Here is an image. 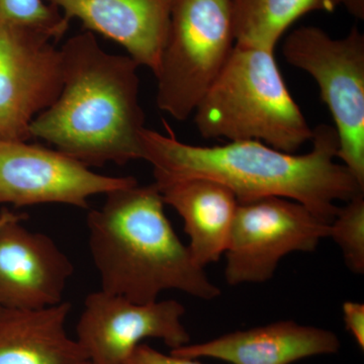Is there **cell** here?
<instances>
[{"mask_svg": "<svg viewBox=\"0 0 364 364\" xmlns=\"http://www.w3.org/2000/svg\"><path fill=\"white\" fill-rule=\"evenodd\" d=\"M83 364H91V363H90V361H86V363H83Z\"/></svg>", "mask_w": 364, "mask_h": 364, "instance_id": "22", "label": "cell"}, {"mask_svg": "<svg viewBox=\"0 0 364 364\" xmlns=\"http://www.w3.org/2000/svg\"><path fill=\"white\" fill-rule=\"evenodd\" d=\"M351 16L359 20L364 18V0H343V4Z\"/></svg>", "mask_w": 364, "mask_h": 364, "instance_id": "21", "label": "cell"}, {"mask_svg": "<svg viewBox=\"0 0 364 364\" xmlns=\"http://www.w3.org/2000/svg\"><path fill=\"white\" fill-rule=\"evenodd\" d=\"M329 237L341 249L345 263L352 272H364V193L352 198L330 224Z\"/></svg>", "mask_w": 364, "mask_h": 364, "instance_id": "18", "label": "cell"}, {"mask_svg": "<svg viewBox=\"0 0 364 364\" xmlns=\"http://www.w3.org/2000/svg\"><path fill=\"white\" fill-rule=\"evenodd\" d=\"M62 90L60 49L44 33L0 28V141H28Z\"/></svg>", "mask_w": 364, "mask_h": 364, "instance_id": "10", "label": "cell"}, {"mask_svg": "<svg viewBox=\"0 0 364 364\" xmlns=\"http://www.w3.org/2000/svg\"><path fill=\"white\" fill-rule=\"evenodd\" d=\"M25 218L7 208L0 212V308L59 305L73 264L51 237L26 229Z\"/></svg>", "mask_w": 364, "mask_h": 364, "instance_id": "11", "label": "cell"}, {"mask_svg": "<svg viewBox=\"0 0 364 364\" xmlns=\"http://www.w3.org/2000/svg\"><path fill=\"white\" fill-rule=\"evenodd\" d=\"M231 0H171L157 79L158 107L186 121L235 47Z\"/></svg>", "mask_w": 364, "mask_h": 364, "instance_id": "5", "label": "cell"}, {"mask_svg": "<svg viewBox=\"0 0 364 364\" xmlns=\"http://www.w3.org/2000/svg\"><path fill=\"white\" fill-rule=\"evenodd\" d=\"M235 44L273 50L294 21L313 11L332 13L343 0H231Z\"/></svg>", "mask_w": 364, "mask_h": 364, "instance_id": "16", "label": "cell"}, {"mask_svg": "<svg viewBox=\"0 0 364 364\" xmlns=\"http://www.w3.org/2000/svg\"><path fill=\"white\" fill-rule=\"evenodd\" d=\"M71 305L40 310L0 309V364H83L85 350L69 336Z\"/></svg>", "mask_w": 364, "mask_h": 364, "instance_id": "15", "label": "cell"}, {"mask_svg": "<svg viewBox=\"0 0 364 364\" xmlns=\"http://www.w3.org/2000/svg\"><path fill=\"white\" fill-rule=\"evenodd\" d=\"M205 139L259 141L296 153L313 130L287 90L273 50L235 44L219 75L195 109Z\"/></svg>", "mask_w": 364, "mask_h": 364, "instance_id": "4", "label": "cell"}, {"mask_svg": "<svg viewBox=\"0 0 364 364\" xmlns=\"http://www.w3.org/2000/svg\"><path fill=\"white\" fill-rule=\"evenodd\" d=\"M102 176L58 150L26 141H0V205L16 208L62 203L86 208L91 196L136 183Z\"/></svg>", "mask_w": 364, "mask_h": 364, "instance_id": "8", "label": "cell"}, {"mask_svg": "<svg viewBox=\"0 0 364 364\" xmlns=\"http://www.w3.org/2000/svg\"><path fill=\"white\" fill-rule=\"evenodd\" d=\"M88 32L123 46L138 64L157 71L166 42L171 0H45Z\"/></svg>", "mask_w": 364, "mask_h": 364, "instance_id": "13", "label": "cell"}, {"mask_svg": "<svg viewBox=\"0 0 364 364\" xmlns=\"http://www.w3.org/2000/svg\"><path fill=\"white\" fill-rule=\"evenodd\" d=\"M0 309H1V308H0Z\"/></svg>", "mask_w": 364, "mask_h": 364, "instance_id": "23", "label": "cell"}, {"mask_svg": "<svg viewBox=\"0 0 364 364\" xmlns=\"http://www.w3.org/2000/svg\"><path fill=\"white\" fill-rule=\"evenodd\" d=\"M184 314L176 299L135 303L100 289L86 296L76 340L91 364H126L145 339L162 340L171 349L191 343Z\"/></svg>", "mask_w": 364, "mask_h": 364, "instance_id": "9", "label": "cell"}, {"mask_svg": "<svg viewBox=\"0 0 364 364\" xmlns=\"http://www.w3.org/2000/svg\"><path fill=\"white\" fill-rule=\"evenodd\" d=\"M126 364H202L196 359L164 354L147 344H139Z\"/></svg>", "mask_w": 364, "mask_h": 364, "instance_id": "19", "label": "cell"}, {"mask_svg": "<svg viewBox=\"0 0 364 364\" xmlns=\"http://www.w3.org/2000/svg\"><path fill=\"white\" fill-rule=\"evenodd\" d=\"M60 54L61 92L33 119L32 138L88 167L142 159L140 66L130 56L105 52L90 32L70 38Z\"/></svg>", "mask_w": 364, "mask_h": 364, "instance_id": "2", "label": "cell"}, {"mask_svg": "<svg viewBox=\"0 0 364 364\" xmlns=\"http://www.w3.org/2000/svg\"><path fill=\"white\" fill-rule=\"evenodd\" d=\"M156 183L107 193L87 215L88 246L102 291L135 303L157 301L168 289L210 301L221 289L178 238Z\"/></svg>", "mask_w": 364, "mask_h": 364, "instance_id": "3", "label": "cell"}, {"mask_svg": "<svg viewBox=\"0 0 364 364\" xmlns=\"http://www.w3.org/2000/svg\"><path fill=\"white\" fill-rule=\"evenodd\" d=\"M69 21L58 9L44 0H0V28L14 26L61 39Z\"/></svg>", "mask_w": 364, "mask_h": 364, "instance_id": "17", "label": "cell"}, {"mask_svg": "<svg viewBox=\"0 0 364 364\" xmlns=\"http://www.w3.org/2000/svg\"><path fill=\"white\" fill-rule=\"evenodd\" d=\"M163 202L184 223L191 256L205 267L221 258L227 248L238 200L231 189L208 178L155 182Z\"/></svg>", "mask_w": 364, "mask_h": 364, "instance_id": "14", "label": "cell"}, {"mask_svg": "<svg viewBox=\"0 0 364 364\" xmlns=\"http://www.w3.org/2000/svg\"><path fill=\"white\" fill-rule=\"evenodd\" d=\"M167 134L144 129L142 159L153 166L155 182L208 178L233 191L239 203L282 198L305 205L331 224L339 207L364 193V188L342 163L334 127L313 130V149L304 155L286 153L255 140L230 141L214 147L181 142L165 124Z\"/></svg>", "mask_w": 364, "mask_h": 364, "instance_id": "1", "label": "cell"}, {"mask_svg": "<svg viewBox=\"0 0 364 364\" xmlns=\"http://www.w3.org/2000/svg\"><path fill=\"white\" fill-rule=\"evenodd\" d=\"M341 343L334 332L294 321H279L217 338L171 349L181 358H214L232 364H291L314 356L331 355Z\"/></svg>", "mask_w": 364, "mask_h": 364, "instance_id": "12", "label": "cell"}, {"mask_svg": "<svg viewBox=\"0 0 364 364\" xmlns=\"http://www.w3.org/2000/svg\"><path fill=\"white\" fill-rule=\"evenodd\" d=\"M345 328L355 340L359 348L364 349V305L356 301H345L342 306Z\"/></svg>", "mask_w": 364, "mask_h": 364, "instance_id": "20", "label": "cell"}, {"mask_svg": "<svg viewBox=\"0 0 364 364\" xmlns=\"http://www.w3.org/2000/svg\"><path fill=\"white\" fill-rule=\"evenodd\" d=\"M291 66L310 74L334 119L337 158L364 188V35L353 26L334 39L317 26L293 31L282 48Z\"/></svg>", "mask_w": 364, "mask_h": 364, "instance_id": "6", "label": "cell"}, {"mask_svg": "<svg viewBox=\"0 0 364 364\" xmlns=\"http://www.w3.org/2000/svg\"><path fill=\"white\" fill-rule=\"evenodd\" d=\"M329 233L330 224L294 200L272 196L239 203L225 251L228 284L267 282L284 256L313 252Z\"/></svg>", "mask_w": 364, "mask_h": 364, "instance_id": "7", "label": "cell"}]
</instances>
